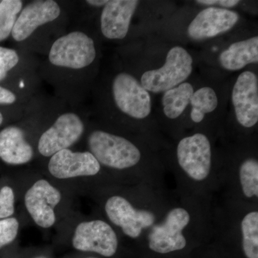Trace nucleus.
I'll return each mask as SVG.
<instances>
[{"label":"nucleus","mask_w":258,"mask_h":258,"mask_svg":"<svg viewBox=\"0 0 258 258\" xmlns=\"http://www.w3.org/2000/svg\"><path fill=\"white\" fill-rule=\"evenodd\" d=\"M192 57L184 48L172 47L168 52L163 67L144 73L141 84L147 91L165 92L188 79L192 72Z\"/></svg>","instance_id":"nucleus-1"},{"label":"nucleus","mask_w":258,"mask_h":258,"mask_svg":"<svg viewBox=\"0 0 258 258\" xmlns=\"http://www.w3.org/2000/svg\"><path fill=\"white\" fill-rule=\"evenodd\" d=\"M91 154L103 165L123 169L138 164L141 152L128 140L118 136L96 131L88 139Z\"/></svg>","instance_id":"nucleus-2"},{"label":"nucleus","mask_w":258,"mask_h":258,"mask_svg":"<svg viewBox=\"0 0 258 258\" xmlns=\"http://www.w3.org/2000/svg\"><path fill=\"white\" fill-rule=\"evenodd\" d=\"M96 55L92 39L82 32H73L54 42L49 60L56 66L81 69L92 63Z\"/></svg>","instance_id":"nucleus-3"},{"label":"nucleus","mask_w":258,"mask_h":258,"mask_svg":"<svg viewBox=\"0 0 258 258\" xmlns=\"http://www.w3.org/2000/svg\"><path fill=\"white\" fill-rule=\"evenodd\" d=\"M113 98L120 111L137 119L147 118L152 111L149 91L135 78L121 73L113 83Z\"/></svg>","instance_id":"nucleus-4"},{"label":"nucleus","mask_w":258,"mask_h":258,"mask_svg":"<svg viewBox=\"0 0 258 258\" xmlns=\"http://www.w3.org/2000/svg\"><path fill=\"white\" fill-rule=\"evenodd\" d=\"M189 222V212L184 209L171 210L163 223L153 227L149 235V248L161 254L184 249L186 240L182 231Z\"/></svg>","instance_id":"nucleus-5"},{"label":"nucleus","mask_w":258,"mask_h":258,"mask_svg":"<svg viewBox=\"0 0 258 258\" xmlns=\"http://www.w3.org/2000/svg\"><path fill=\"white\" fill-rule=\"evenodd\" d=\"M211 146L206 136L196 134L180 141L177 159L183 170L196 181L208 177L211 169Z\"/></svg>","instance_id":"nucleus-6"},{"label":"nucleus","mask_w":258,"mask_h":258,"mask_svg":"<svg viewBox=\"0 0 258 258\" xmlns=\"http://www.w3.org/2000/svg\"><path fill=\"white\" fill-rule=\"evenodd\" d=\"M73 245L83 252H96L105 257H111L118 249V239L108 224L102 220H94L78 225Z\"/></svg>","instance_id":"nucleus-7"},{"label":"nucleus","mask_w":258,"mask_h":258,"mask_svg":"<svg viewBox=\"0 0 258 258\" xmlns=\"http://www.w3.org/2000/svg\"><path fill=\"white\" fill-rule=\"evenodd\" d=\"M83 130L84 125L77 115L73 113H64L42 134L39 140V152L47 157L67 149L79 140Z\"/></svg>","instance_id":"nucleus-8"},{"label":"nucleus","mask_w":258,"mask_h":258,"mask_svg":"<svg viewBox=\"0 0 258 258\" xmlns=\"http://www.w3.org/2000/svg\"><path fill=\"white\" fill-rule=\"evenodd\" d=\"M61 200L60 191L46 181H36L27 191L25 206L37 225L48 228L55 224L54 209Z\"/></svg>","instance_id":"nucleus-9"},{"label":"nucleus","mask_w":258,"mask_h":258,"mask_svg":"<svg viewBox=\"0 0 258 258\" xmlns=\"http://www.w3.org/2000/svg\"><path fill=\"white\" fill-rule=\"evenodd\" d=\"M105 209L109 220L132 238L139 237L142 230L151 227L155 220L152 212L136 210L125 198L119 196L108 199Z\"/></svg>","instance_id":"nucleus-10"},{"label":"nucleus","mask_w":258,"mask_h":258,"mask_svg":"<svg viewBox=\"0 0 258 258\" xmlns=\"http://www.w3.org/2000/svg\"><path fill=\"white\" fill-rule=\"evenodd\" d=\"M232 103L237 121L245 128L254 126L258 121V81L250 71L237 78L232 93Z\"/></svg>","instance_id":"nucleus-11"},{"label":"nucleus","mask_w":258,"mask_h":258,"mask_svg":"<svg viewBox=\"0 0 258 258\" xmlns=\"http://www.w3.org/2000/svg\"><path fill=\"white\" fill-rule=\"evenodd\" d=\"M101 166L90 152H73L63 149L52 156L49 161L50 174L57 179H69L81 176H93Z\"/></svg>","instance_id":"nucleus-12"},{"label":"nucleus","mask_w":258,"mask_h":258,"mask_svg":"<svg viewBox=\"0 0 258 258\" xmlns=\"http://www.w3.org/2000/svg\"><path fill=\"white\" fill-rule=\"evenodd\" d=\"M235 12L218 8H208L200 12L188 27V35L192 40L212 38L229 31L238 22Z\"/></svg>","instance_id":"nucleus-13"},{"label":"nucleus","mask_w":258,"mask_h":258,"mask_svg":"<svg viewBox=\"0 0 258 258\" xmlns=\"http://www.w3.org/2000/svg\"><path fill=\"white\" fill-rule=\"evenodd\" d=\"M59 5L52 0L35 1L25 7L12 31L13 38L20 42L28 38L40 25L53 21L60 15Z\"/></svg>","instance_id":"nucleus-14"},{"label":"nucleus","mask_w":258,"mask_h":258,"mask_svg":"<svg viewBox=\"0 0 258 258\" xmlns=\"http://www.w3.org/2000/svg\"><path fill=\"white\" fill-rule=\"evenodd\" d=\"M139 3L137 0L108 1L101 14V28L103 35L111 40L124 38Z\"/></svg>","instance_id":"nucleus-15"},{"label":"nucleus","mask_w":258,"mask_h":258,"mask_svg":"<svg viewBox=\"0 0 258 258\" xmlns=\"http://www.w3.org/2000/svg\"><path fill=\"white\" fill-rule=\"evenodd\" d=\"M33 150L21 128L10 126L0 132V158L10 164H23L31 160Z\"/></svg>","instance_id":"nucleus-16"},{"label":"nucleus","mask_w":258,"mask_h":258,"mask_svg":"<svg viewBox=\"0 0 258 258\" xmlns=\"http://www.w3.org/2000/svg\"><path fill=\"white\" fill-rule=\"evenodd\" d=\"M222 67L228 71H239L247 64L257 63L258 37L235 42L220 55Z\"/></svg>","instance_id":"nucleus-17"},{"label":"nucleus","mask_w":258,"mask_h":258,"mask_svg":"<svg viewBox=\"0 0 258 258\" xmlns=\"http://www.w3.org/2000/svg\"><path fill=\"white\" fill-rule=\"evenodd\" d=\"M194 88L189 83H182L172 89L166 91L162 97L163 111L166 117L175 119L190 103Z\"/></svg>","instance_id":"nucleus-18"},{"label":"nucleus","mask_w":258,"mask_h":258,"mask_svg":"<svg viewBox=\"0 0 258 258\" xmlns=\"http://www.w3.org/2000/svg\"><path fill=\"white\" fill-rule=\"evenodd\" d=\"M190 103L192 106L190 113L191 120L195 123H200L207 113L216 109L218 99L216 93L212 88L204 87L193 93Z\"/></svg>","instance_id":"nucleus-19"},{"label":"nucleus","mask_w":258,"mask_h":258,"mask_svg":"<svg viewBox=\"0 0 258 258\" xmlns=\"http://www.w3.org/2000/svg\"><path fill=\"white\" fill-rule=\"evenodd\" d=\"M242 247L247 258H258V212L247 214L241 224Z\"/></svg>","instance_id":"nucleus-20"},{"label":"nucleus","mask_w":258,"mask_h":258,"mask_svg":"<svg viewBox=\"0 0 258 258\" xmlns=\"http://www.w3.org/2000/svg\"><path fill=\"white\" fill-rule=\"evenodd\" d=\"M22 7L23 2L20 0H3L0 3V42L9 37L13 31Z\"/></svg>","instance_id":"nucleus-21"},{"label":"nucleus","mask_w":258,"mask_h":258,"mask_svg":"<svg viewBox=\"0 0 258 258\" xmlns=\"http://www.w3.org/2000/svg\"><path fill=\"white\" fill-rule=\"evenodd\" d=\"M240 179L242 191L247 198L258 197V163L249 159L242 163L240 168Z\"/></svg>","instance_id":"nucleus-22"},{"label":"nucleus","mask_w":258,"mask_h":258,"mask_svg":"<svg viewBox=\"0 0 258 258\" xmlns=\"http://www.w3.org/2000/svg\"><path fill=\"white\" fill-rule=\"evenodd\" d=\"M19 223L17 219L0 220V248L11 243L18 235Z\"/></svg>","instance_id":"nucleus-23"},{"label":"nucleus","mask_w":258,"mask_h":258,"mask_svg":"<svg viewBox=\"0 0 258 258\" xmlns=\"http://www.w3.org/2000/svg\"><path fill=\"white\" fill-rule=\"evenodd\" d=\"M14 191L10 186H4L0 190V219L11 216L15 212Z\"/></svg>","instance_id":"nucleus-24"},{"label":"nucleus","mask_w":258,"mask_h":258,"mask_svg":"<svg viewBox=\"0 0 258 258\" xmlns=\"http://www.w3.org/2000/svg\"><path fill=\"white\" fill-rule=\"evenodd\" d=\"M19 62L17 52L12 49L0 47V81L6 77L8 71Z\"/></svg>","instance_id":"nucleus-25"},{"label":"nucleus","mask_w":258,"mask_h":258,"mask_svg":"<svg viewBox=\"0 0 258 258\" xmlns=\"http://www.w3.org/2000/svg\"><path fill=\"white\" fill-rule=\"evenodd\" d=\"M196 3L204 5H220L223 8H230L236 6L240 3V1L238 0H198Z\"/></svg>","instance_id":"nucleus-26"},{"label":"nucleus","mask_w":258,"mask_h":258,"mask_svg":"<svg viewBox=\"0 0 258 258\" xmlns=\"http://www.w3.org/2000/svg\"><path fill=\"white\" fill-rule=\"evenodd\" d=\"M16 101V96L6 88L0 86V103L4 104H12Z\"/></svg>","instance_id":"nucleus-27"},{"label":"nucleus","mask_w":258,"mask_h":258,"mask_svg":"<svg viewBox=\"0 0 258 258\" xmlns=\"http://www.w3.org/2000/svg\"><path fill=\"white\" fill-rule=\"evenodd\" d=\"M86 3L88 4L93 5V6L100 7L106 5L108 1H106V0H88Z\"/></svg>","instance_id":"nucleus-28"},{"label":"nucleus","mask_w":258,"mask_h":258,"mask_svg":"<svg viewBox=\"0 0 258 258\" xmlns=\"http://www.w3.org/2000/svg\"><path fill=\"white\" fill-rule=\"evenodd\" d=\"M3 114H2L1 113H0V125L2 124V123H3Z\"/></svg>","instance_id":"nucleus-29"},{"label":"nucleus","mask_w":258,"mask_h":258,"mask_svg":"<svg viewBox=\"0 0 258 258\" xmlns=\"http://www.w3.org/2000/svg\"><path fill=\"white\" fill-rule=\"evenodd\" d=\"M37 258H46V257H37Z\"/></svg>","instance_id":"nucleus-30"}]
</instances>
